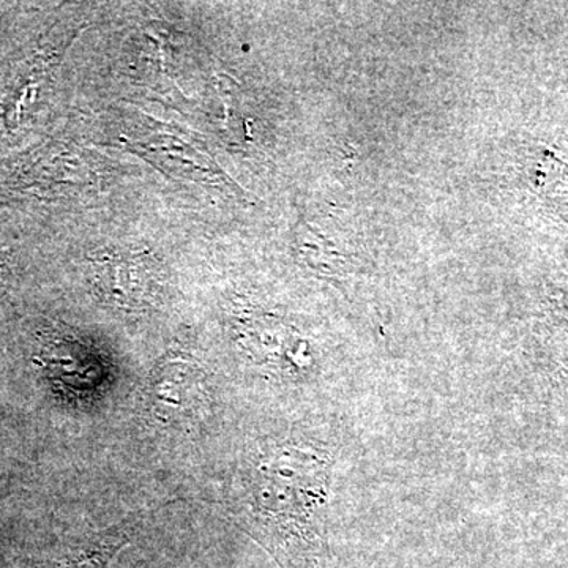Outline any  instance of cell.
<instances>
[{
  "label": "cell",
  "mask_w": 568,
  "mask_h": 568,
  "mask_svg": "<svg viewBox=\"0 0 568 568\" xmlns=\"http://www.w3.org/2000/svg\"><path fill=\"white\" fill-rule=\"evenodd\" d=\"M125 545V537L95 538L65 549L43 568H108Z\"/></svg>",
  "instance_id": "6da1fadb"
},
{
  "label": "cell",
  "mask_w": 568,
  "mask_h": 568,
  "mask_svg": "<svg viewBox=\"0 0 568 568\" xmlns=\"http://www.w3.org/2000/svg\"><path fill=\"white\" fill-rule=\"evenodd\" d=\"M0 256H2V253H0Z\"/></svg>",
  "instance_id": "7a4b0ae2"
}]
</instances>
